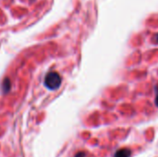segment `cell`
I'll return each instance as SVG.
<instances>
[{"instance_id": "obj_6", "label": "cell", "mask_w": 158, "mask_h": 157, "mask_svg": "<svg viewBox=\"0 0 158 157\" xmlns=\"http://www.w3.org/2000/svg\"><path fill=\"white\" fill-rule=\"evenodd\" d=\"M156 42L158 43V34H156Z\"/></svg>"}, {"instance_id": "obj_5", "label": "cell", "mask_w": 158, "mask_h": 157, "mask_svg": "<svg viewBox=\"0 0 158 157\" xmlns=\"http://www.w3.org/2000/svg\"><path fill=\"white\" fill-rule=\"evenodd\" d=\"M156 106H158V95L156 98Z\"/></svg>"}, {"instance_id": "obj_1", "label": "cell", "mask_w": 158, "mask_h": 157, "mask_svg": "<svg viewBox=\"0 0 158 157\" xmlns=\"http://www.w3.org/2000/svg\"><path fill=\"white\" fill-rule=\"evenodd\" d=\"M61 81H62V79H61L60 75L55 71H51V72L47 73V75L44 78L45 87L52 91L58 89L61 85Z\"/></svg>"}, {"instance_id": "obj_3", "label": "cell", "mask_w": 158, "mask_h": 157, "mask_svg": "<svg viewBox=\"0 0 158 157\" xmlns=\"http://www.w3.org/2000/svg\"><path fill=\"white\" fill-rule=\"evenodd\" d=\"M10 87H11V83H10V81L9 79L6 78L2 83V89H3V92L4 93H7L9 90H10Z\"/></svg>"}, {"instance_id": "obj_2", "label": "cell", "mask_w": 158, "mask_h": 157, "mask_svg": "<svg viewBox=\"0 0 158 157\" xmlns=\"http://www.w3.org/2000/svg\"><path fill=\"white\" fill-rule=\"evenodd\" d=\"M131 150L127 149V148H123V149L118 150L115 154V156L114 157H131Z\"/></svg>"}, {"instance_id": "obj_4", "label": "cell", "mask_w": 158, "mask_h": 157, "mask_svg": "<svg viewBox=\"0 0 158 157\" xmlns=\"http://www.w3.org/2000/svg\"><path fill=\"white\" fill-rule=\"evenodd\" d=\"M75 157H85V154L83 152H80L75 155Z\"/></svg>"}]
</instances>
